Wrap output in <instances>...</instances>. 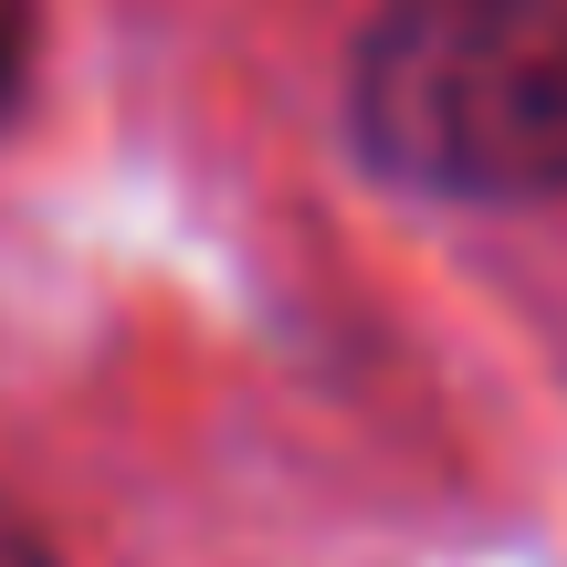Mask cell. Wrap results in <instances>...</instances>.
I'll list each match as a JSON object with an SVG mask.
<instances>
[{"label": "cell", "mask_w": 567, "mask_h": 567, "mask_svg": "<svg viewBox=\"0 0 567 567\" xmlns=\"http://www.w3.org/2000/svg\"><path fill=\"white\" fill-rule=\"evenodd\" d=\"M358 137L431 200H557L567 0H389L358 42Z\"/></svg>", "instance_id": "6da1fadb"}, {"label": "cell", "mask_w": 567, "mask_h": 567, "mask_svg": "<svg viewBox=\"0 0 567 567\" xmlns=\"http://www.w3.org/2000/svg\"><path fill=\"white\" fill-rule=\"evenodd\" d=\"M21 53H32V21H21V0H0V105L21 84Z\"/></svg>", "instance_id": "7a4b0ae2"}, {"label": "cell", "mask_w": 567, "mask_h": 567, "mask_svg": "<svg viewBox=\"0 0 567 567\" xmlns=\"http://www.w3.org/2000/svg\"><path fill=\"white\" fill-rule=\"evenodd\" d=\"M0 567H53V557H42V536H32V526H21V515H11V505H0Z\"/></svg>", "instance_id": "3957f363"}]
</instances>
